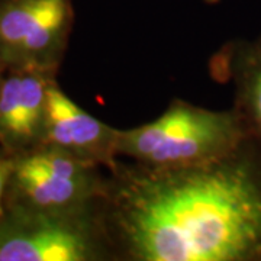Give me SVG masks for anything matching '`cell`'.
I'll use <instances>...</instances> for the list:
<instances>
[{"instance_id": "4", "label": "cell", "mask_w": 261, "mask_h": 261, "mask_svg": "<svg viewBox=\"0 0 261 261\" xmlns=\"http://www.w3.org/2000/svg\"><path fill=\"white\" fill-rule=\"evenodd\" d=\"M108 171L51 145L15 155L5 205L51 212L93 207L106 187Z\"/></svg>"}, {"instance_id": "6", "label": "cell", "mask_w": 261, "mask_h": 261, "mask_svg": "<svg viewBox=\"0 0 261 261\" xmlns=\"http://www.w3.org/2000/svg\"><path fill=\"white\" fill-rule=\"evenodd\" d=\"M118 135L119 128H113L86 112L63 92L57 82L49 87L41 145L64 149L109 171L119 161Z\"/></svg>"}, {"instance_id": "9", "label": "cell", "mask_w": 261, "mask_h": 261, "mask_svg": "<svg viewBox=\"0 0 261 261\" xmlns=\"http://www.w3.org/2000/svg\"><path fill=\"white\" fill-rule=\"evenodd\" d=\"M13 164H15V155L0 148V214L5 205V196H6V189H8Z\"/></svg>"}, {"instance_id": "8", "label": "cell", "mask_w": 261, "mask_h": 261, "mask_svg": "<svg viewBox=\"0 0 261 261\" xmlns=\"http://www.w3.org/2000/svg\"><path fill=\"white\" fill-rule=\"evenodd\" d=\"M209 74L232 87V108L261 144V34L224 44L209 60Z\"/></svg>"}, {"instance_id": "7", "label": "cell", "mask_w": 261, "mask_h": 261, "mask_svg": "<svg viewBox=\"0 0 261 261\" xmlns=\"http://www.w3.org/2000/svg\"><path fill=\"white\" fill-rule=\"evenodd\" d=\"M57 74L6 71L0 87V148L19 155L42 142L49 87Z\"/></svg>"}, {"instance_id": "5", "label": "cell", "mask_w": 261, "mask_h": 261, "mask_svg": "<svg viewBox=\"0 0 261 261\" xmlns=\"http://www.w3.org/2000/svg\"><path fill=\"white\" fill-rule=\"evenodd\" d=\"M74 16L73 0H0V70L57 74Z\"/></svg>"}, {"instance_id": "10", "label": "cell", "mask_w": 261, "mask_h": 261, "mask_svg": "<svg viewBox=\"0 0 261 261\" xmlns=\"http://www.w3.org/2000/svg\"><path fill=\"white\" fill-rule=\"evenodd\" d=\"M205 3H207V5H218L219 2H222V0H203Z\"/></svg>"}, {"instance_id": "1", "label": "cell", "mask_w": 261, "mask_h": 261, "mask_svg": "<svg viewBox=\"0 0 261 261\" xmlns=\"http://www.w3.org/2000/svg\"><path fill=\"white\" fill-rule=\"evenodd\" d=\"M99 211L115 261H261V144L189 167L119 160Z\"/></svg>"}, {"instance_id": "2", "label": "cell", "mask_w": 261, "mask_h": 261, "mask_svg": "<svg viewBox=\"0 0 261 261\" xmlns=\"http://www.w3.org/2000/svg\"><path fill=\"white\" fill-rule=\"evenodd\" d=\"M237 111L176 99L154 121L119 129L118 155L147 167L177 168L221 159L250 138Z\"/></svg>"}, {"instance_id": "11", "label": "cell", "mask_w": 261, "mask_h": 261, "mask_svg": "<svg viewBox=\"0 0 261 261\" xmlns=\"http://www.w3.org/2000/svg\"><path fill=\"white\" fill-rule=\"evenodd\" d=\"M3 75H5V73L0 70V87H2V83H3Z\"/></svg>"}, {"instance_id": "3", "label": "cell", "mask_w": 261, "mask_h": 261, "mask_svg": "<svg viewBox=\"0 0 261 261\" xmlns=\"http://www.w3.org/2000/svg\"><path fill=\"white\" fill-rule=\"evenodd\" d=\"M99 203L74 212L3 205L0 261H111Z\"/></svg>"}]
</instances>
